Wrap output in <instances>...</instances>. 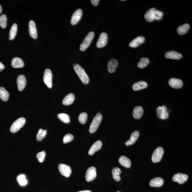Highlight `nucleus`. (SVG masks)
Wrapping results in <instances>:
<instances>
[{
  "instance_id": "nucleus-36",
  "label": "nucleus",
  "mask_w": 192,
  "mask_h": 192,
  "mask_svg": "<svg viewBox=\"0 0 192 192\" xmlns=\"http://www.w3.org/2000/svg\"><path fill=\"white\" fill-rule=\"evenodd\" d=\"M88 115L86 113H81L79 116L78 120L80 123L82 124H85L87 121Z\"/></svg>"
},
{
  "instance_id": "nucleus-37",
  "label": "nucleus",
  "mask_w": 192,
  "mask_h": 192,
  "mask_svg": "<svg viewBox=\"0 0 192 192\" xmlns=\"http://www.w3.org/2000/svg\"><path fill=\"white\" fill-rule=\"evenodd\" d=\"M17 181L20 185L24 186L28 183V181L25 178L24 175H19L17 178Z\"/></svg>"
},
{
  "instance_id": "nucleus-30",
  "label": "nucleus",
  "mask_w": 192,
  "mask_h": 192,
  "mask_svg": "<svg viewBox=\"0 0 192 192\" xmlns=\"http://www.w3.org/2000/svg\"><path fill=\"white\" fill-rule=\"evenodd\" d=\"M18 30V26L16 24H14L11 26L9 32V38L10 40L14 39L16 35Z\"/></svg>"
},
{
  "instance_id": "nucleus-10",
  "label": "nucleus",
  "mask_w": 192,
  "mask_h": 192,
  "mask_svg": "<svg viewBox=\"0 0 192 192\" xmlns=\"http://www.w3.org/2000/svg\"><path fill=\"white\" fill-rule=\"evenodd\" d=\"M108 41V35L105 32H102L100 34L96 43V47L101 48L106 45Z\"/></svg>"
},
{
  "instance_id": "nucleus-4",
  "label": "nucleus",
  "mask_w": 192,
  "mask_h": 192,
  "mask_svg": "<svg viewBox=\"0 0 192 192\" xmlns=\"http://www.w3.org/2000/svg\"><path fill=\"white\" fill-rule=\"evenodd\" d=\"M26 122L25 119L24 117L18 119L14 122L10 128V131L12 133L17 132L23 127Z\"/></svg>"
},
{
  "instance_id": "nucleus-5",
  "label": "nucleus",
  "mask_w": 192,
  "mask_h": 192,
  "mask_svg": "<svg viewBox=\"0 0 192 192\" xmlns=\"http://www.w3.org/2000/svg\"><path fill=\"white\" fill-rule=\"evenodd\" d=\"M53 74L51 70L49 69H45L44 73L43 80L46 85L49 88H52L53 87Z\"/></svg>"
},
{
  "instance_id": "nucleus-16",
  "label": "nucleus",
  "mask_w": 192,
  "mask_h": 192,
  "mask_svg": "<svg viewBox=\"0 0 192 192\" xmlns=\"http://www.w3.org/2000/svg\"><path fill=\"white\" fill-rule=\"evenodd\" d=\"M29 27L30 35L34 39H36L38 34L35 22L33 20L30 21L29 22Z\"/></svg>"
},
{
  "instance_id": "nucleus-34",
  "label": "nucleus",
  "mask_w": 192,
  "mask_h": 192,
  "mask_svg": "<svg viewBox=\"0 0 192 192\" xmlns=\"http://www.w3.org/2000/svg\"><path fill=\"white\" fill-rule=\"evenodd\" d=\"M150 60L148 58H142L140 59V61L138 62V66L140 68H143L146 67L150 63Z\"/></svg>"
},
{
  "instance_id": "nucleus-22",
  "label": "nucleus",
  "mask_w": 192,
  "mask_h": 192,
  "mask_svg": "<svg viewBox=\"0 0 192 192\" xmlns=\"http://www.w3.org/2000/svg\"><path fill=\"white\" fill-rule=\"evenodd\" d=\"M164 180L160 177H157L151 180L150 183V185L152 187H160L163 185Z\"/></svg>"
},
{
  "instance_id": "nucleus-18",
  "label": "nucleus",
  "mask_w": 192,
  "mask_h": 192,
  "mask_svg": "<svg viewBox=\"0 0 192 192\" xmlns=\"http://www.w3.org/2000/svg\"><path fill=\"white\" fill-rule=\"evenodd\" d=\"M118 65V62L117 59H110L108 64V72L110 73H114Z\"/></svg>"
},
{
  "instance_id": "nucleus-38",
  "label": "nucleus",
  "mask_w": 192,
  "mask_h": 192,
  "mask_svg": "<svg viewBox=\"0 0 192 192\" xmlns=\"http://www.w3.org/2000/svg\"><path fill=\"white\" fill-rule=\"evenodd\" d=\"M74 136L71 134H67L64 137L63 143L65 144L71 142L73 139Z\"/></svg>"
},
{
  "instance_id": "nucleus-8",
  "label": "nucleus",
  "mask_w": 192,
  "mask_h": 192,
  "mask_svg": "<svg viewBox=\"0 0 192 192\" xmlns=\"http://www.w3.org/2000/svg\"><path fill=\"white\" fill-rule=\"evenodd\" d=\"M96 168L91 166L87 169L86 172L85 178L86 181L90 182L95 179L96 177Z\"/></svg>"
},
{
  "instance_id": "nucleus-31",
  "label": "nucleus",
  "mask_w": 192,
  "mask_h": 192,
  "mask_svg": "<svg viewBox=\"0 0 192 192\" xmlns=\"http://www.w3.org/2000/svg\"><path fill=\"white\" fill-rule=\"evenodd\" d=\"M121 171L120 168L115 167L112 170V174L113 178L116 181H120L121 178L120 175L121 173Z\"/></svg>"
},
{
  "instance_id": "nucleus-13",
  "label": "nucleus",
  "mask_w": 192,
  "mask_h": 192,
  "mask_svg": "<svg viewBox=\"0 0 192 192\" xmlns=\"http://www.w3.org/2000/svg\"><path fill=\"white\" fill-rule=\"evenodd\" d=\"M165 56L166 59L179 60L183 57L182 55L174 51H170L165 53Z\"/></svg>"
},
{
  "instance_id": "nucleus-15",
  "label": "nucleus",
  "mask_w": 192,
  "mask_h": 192,
  "mask_svg": "<svg viewBox=\"0 0 192 192\" xmlns=\"http://www.w3.org/2000/svg\"><path fill=\"white\" fill-rule=\"evenodd\" d=\"M169 83L171 87L174 89L181 88L183 85L182 80L175 78L170 79L169 80Z\"/></svg>"
},
{
  "instance_id": "nucleus-14",
  "label": "nucleus",
  "mask_w": 192,
  "mask_h": 192,
  "mask_svg": "<svg viewBox=\"0 0 192 192\" xmlns=\"http://www.w3.org/2000/svg\"><path fill=\"white\" fill-rule=\"evenodd\" d=\"M17 84L19 90L20 91L23 90L26 85V80L24 75H20L18 77Z\"/></svg>"
},
{
  "instance_id": "nucleus-9",
  "label": "nucleus",
  "mask_w": 192,
  "mask_h": 192,
  "mask_svg": "<svg viewBox=\"0 0 192 192\" xmlns=\"http://www.w3.org/2000/svg\"><path fill=\"white\" fill-rule=\"evenodd\" d=\"M59 172L63 176L68 177L72 173V170L70 166L63 164H60L58 166Z\"/></svg>"
},
{
  "instance_id": "nucleus-41",
  "label": "nucleus",
  "mask_w": 192,
  "mask_h": 192,
  "mask_svg": "<svg viewBox=\"0 0 192 192\" xmlns=\"http://www.w3.org/2000/svg\"><path fill=\"white\" fill-rule=\"evenodd\" d=\"M90 1L92 5L95 6H96L98 5L100 1H99V0H91Z\"/></svg>"
},
{
  "instance_id": "nucleus-26",
  "label": "nucleus",
  "mask_w": 192,
  "mask_h": 192,
  "mask_svg": "<svg viewBox=\"0 0 192 192\" xmlns=\"http://www.w3.org/2000/svg\"><path fill=\"white\" fill-rule=\"evenodd\" d=\"M119 162L122 166L127 168L131 167V163L130 160L125 156H122L119 159Z\"/></svg>"
},
{
  "instance_id": "nucleus-12",
  "label": "nucleus",
  "mask_w": 192,
  "mask_h": 192,
  "mask_svg": "<svg viewBox=\"0 0 192 192\" xmlns=\"http://www.w3.org/2000/svg\"><path fill=\"white\" fill-rule=\"evenodd\" d=\"M83 15V11L81 9H78L74 12L71 18V22L73 25L77 24L81 19Z\"/></svg>"
},
{
  "instance_id": "nucleus-42",
  "label": "nucleus",
  "mask_w": 192,
  "mask_h": 192,
  "mask_svg": "<svg viewBox=\"0 0 192 192\" xmlns=\"http://www.w3.org/2000/svg\"><path fill=\"white\" fill-rule=\"evenodd\" d=\"M5 68V66L1 62H0V72L2 71Z\"/></svg>"
},
{
  "instance_id": "nucleus-27",
  "label": "nucleus",
  "mask_w": 192,
  "mask_h": 192,
  "mask_svg": "<svg viewBox=\"0 0 192 192\" xmlns=\"http://www.w3.org/2000/svg\"><path fill=\"white\" fill-rule=\"evenodd\" d=\"M147 86V83L145 82L139 81L133 84L132 88L134 90L137 91L146 88Z\"/></svg>"
},
{
  "instance_id": "nucleus-32",
  "label": "nucleus",
  "mask_w": 192,
  "mask_h": 192,
  "mask_svg": "<svg viewBox=\"0 0 192 192\" xmlns=\"http://www.w3.org/2000/svg\"><path fill=\"white\" fill-rule=\"evenodd\" d=\"M58 117L61 121L65 123H69L70 121L69 116L65 113H61L58 114Z\"/></svg>"
},
{
  "instance_id": "nucleus-45",
  "label": "nucleus",
  "mask_w": 192,
  "mask_h": 192,
  "mask_svg": "<svg viewBox=\"0 0 192 192\" xmlns=\"http://www.w3.org/2000/svg\"><path fill=\"white\" fill-rule=\"evenodd\" d=\"M117 192H120V191H117Z\"/></svg>"
},
{
  "instance_id": "nucleus-39",
  "label": "nucleus",
  "mask_w": 192,
  "mask_h": 192,
  "mask_svg": "<svg viewBox=\"0 0 192 192\" xmlns=\"http://www.w3.org/2000/svg\"><path fill=\"white\" fill-rule=\"evenodd\" d=\"M163 15V13L162 11L158 10H155L154 14V20H160L162 19Z\"/></svg>"
},
{
  "instance_id": "nucleus-19",
  "label": "nucleus",
  "mask_w": 192,
  "mask_h": 192,
  "mask_svg": "<svg viewBox=\"0 0 192 192\" xmlns=\"http://www.w3.org/2000/svg\"><path fill=\"white\" fill-rule=\"evenodd\" d=\"M102 146V143L100 141H96L91 147L89 151V154L92 155L96 151L100 150Z\"/></svg>"
},
{
  "instance_id": "nucleus-29",
  "label": "nucleus",
  "mask_w": 192,
  "mask_h": 192,
  "mask_svg": "<svg viewBox=\"0 0 192 192\" xmlns=\"http://www.w3.org/2000/svg\"><path fill=\"white\" fill-rule=\"evenodd\" d=\"M9 94L5 88L0 87V98L1 100L6 102L8 101Z\"/></svg>"
},
{
  "instance_id": "nucleus-35",
  "label": "nucleus",
  "mask_w": 192,
  "mask_h": 192,
  "mask_svg": "<svg viewBox=\"0 0 192 192\" xmlns=\"http://www.w3.org/2000/svg\"><path fill=\"white\" fill-rule=\"evenodd\" d=\"M7 19L5 14L0 16V26L3 29H5L7 26Z\"/></svg>"
},
{
  "instance_id": "nucleus-11",
  "label": "nucleus",
  "mask_w": 192,
  "mask_h": 192,
  "mask_svg": "<svg viewBox=\"0 0 192 192\" xmlns=\"http://www.w3.org/2000/svg\"><path fill=\"white\" fill-rule=\"evenodd\" d=\"M188 176L185 174L178 173L175 174L172 177V180L175 182H178L180 184H182L185 183L188 180Z\"/></svg>"
},
{
  "instance_id": "nucleus-21",
  "label": "nucleus",
  "mask_w": 192,
  "mask_h": 192,
  "mask_svg": "<svg viewBox=\"0 0 192 192\" xmlns=\"http://www.w3.org/2000/svg\"><path fill=\"white\" fill-rule=\"evenodd\" d=\"M139 135V132L138 131H135L131 135L130 139L126 142V146H129L132 145L136 142Z\"/></svg>"
},
{
  "instance_id": "nucleus-24",
  "label": "nucleus",
  "mask_w": 192,
  "mask_h": 192,
  "mask_svg": "<svg viewBox=\"0 0 192 192\" xmlns=\"http://www.w3.org/2000/svg\"><path fill=\"white\" fill-rule=\"evenodd\" d=\"M75 99V96L73 94L71 93L67 95L64 98L62 103L65 105H69L72 104L73 102Z\"/></svg>"
},
{
  "instance_id": "nucleus-33",
  "label": "nucleus",
  "mask_w": 192,
  "mask_h": 192,
  "mask_svg": "<svg viewBox=\"0 0 192 192\" xmlns=\"http://www.w3.org/2000/svg\"><path fill=\"white\" fill-rule=\"evenodd\" d=\"M47 132L46 130H43L42 129H40L37 135V141H42L43 139L46 136Z\"/></svg>"
},
{
  "instance_id": "nucleus-20",
  "label": "nucleus",
  "mask_w": 192,
  "mask_h": 192,
  "mask_svg": "<svg viewBox=\"0 0 192 192\" xmlns=\"http://www.w3.org/2000/svg\"><path fill=\"white\" fill-rule=\"evenodd\" d=\"M12 66L14 68H23L24 66V63L22 59L18 57H14L12 59Z\"/></svg>"
},
{
  "instance_id": "nucleus-23",
  "label": "nucleus",
  "mask_w": 192,
  "mask_h": 192,
  "mask_svg": "<svg viewBox=\"0 0 192 192\" xmlns=\"http://www.w3.org/2000/svg\"><path fill=\"white\" fill-rule=\"evenodd\" d=\"M143 113V109L142 107L141 106H137L134 108L133 113V116L135 119H138L142 117Z\"/></svg>"
},
{
  "instance_id": "nucleus-7",
  "label": "nucleus",
  "mask_w": 192,
  "mask_h": 192,
  "mask_svg": "<svg viewBox=\"0 0 192 192\" xmlns=\"http://www.w3.org/2000/svg\"><path fill=\"white\" fill-rule=\"evenodd\" d=\"M157 114L158 117L161 119H166L169 117L167 108L164 105L158 107Z\"/></svg>"
},
{
  "instance_id": "nucleus-43",
  "label": "nucleus",
  "mask_w": 192,
  "mask_h": 192,
  "mask_svg": "<svg viewBox=\"0 0 192 192\" xmlns=\"http://www.w3.org/2000/svg\"><path fill=\"white\" fill-rule=\"evenodd\" d=\"M78 192H92L90 190H83V191H78Z\"/></svg>"
},
{
  "instance_id": "nucleus-3",
  "label": "nucleus",
  "mask_w": 192,
  "mask_h": 192,
  "mask_svg": "<svg viewBox=\"0 0 192 192\" xmlns=\"http://www.w3.org/2000/svg\"><path fill=\"white\" fill-rule=\"evenodd\" d=\"M94 32H90L86 36V38L80 44V50L81 51L84 52L86 49L88 48L94 38Z\"/></svg>"
},
{
  "instance_id": "nucleus-44",
  "label": "nucleus",
  "mask_w": 192,
  "mask_h": 192,
  "mask_svg": "<svg viewBox=\"0 0 192 192\" xmlns=\"http://www.w3.org/2000/svg\"><path fill=\"white\" fill-rule=\"evenodd\" d=\"M2 12V7H1V6L0 5V14H1Z\"/></svg>"
},
{
  "instance_id": "nucleus-25",
  "label": "nucleus",
  "mask_w": 192,
  "mask_h": 192,
  "mask_svg": "<svg viewBox=\"0 0 192 192\" xmlns=\"http://www.w3.org/2000/svg\"><path fill=\"white\" fill-rule=\"evenodd\" d=\"M156 9L152 8L147 11L144 15V18L147 22H152L154 20V14Z\"/></svg>"
},
{
  "instance_id": "nucleus-6",
  "label": "nucleus",
  "mask_w": 192,
  "mask_h": 192,
  "mask_svg": "<svg viewBox=\"0 0 192 192\" xmlns=\"http://www.w3.org/2000/svg\"><path fill=\"white\" fill-rule=\"evenodd\" d=\"M164 153L163 149L161 147H158L156 149L152 154V160L154 163H157L160 161Z\"/></svg>"
},
{
  "instance_id": "nucleus-40",
  "label": "nucleus",
  "mask_w": 192,
  "mask_h": 192,
  "mask_svg": "<svg viewBox=\"0 0 192 192\" xmlns=\"http://www.w3.org/2000/svg\"><path fill=\"white\" fill-rule=\"evenodd\" d=\"M46 156V152L44 151H42L38 153L36 155L38 161L40 163H42L44 161Z\"/></svg>"
},
{
  "instance_id": "nucleus-2",
  "label": "nucleus",
  "mask_w": 192,
  "mask_h": 192,
  "mask_svg": "<svg viewBox=\"0 0 192 192\" xmlns=\"http://www.w3.org/2000/svg\"><path fill=\"white\" fill-rule=\"evenodd\" d=\"M102 116L99 113L95 116L94 118L92 121L91 124H90L89 128V132L91 133H93L96 131L102 121Z\"/></svg>"
},
{
  "instance_id": "nucleus-28",
  "label": "nucleus",
  "mask_w": 192,
  "mask_h": 192,
  "mask_svg": "<svg viewBox=\"0 0 192 192\" xmlns=\"http://www.w3.org/2000/svg\"><path fill=\"white\" fill-rule=\"evenodd\" d=\"M190 26L188 24H185L179 26L177 29V32L180 35L185 34L190 29Z\"/></svg>"
},
{
  "instance_id": "nucleus-17",
  "label": "nucleus",
  "mask_w": 192,
  "mask_h": 192,
  "mask_svg": "<svg viewBox=\"0 0 192 192\" xmlns=\"http://www.w3.org/2000/svg\"><path fill=\"white\" fill-rule=\"evenodd\" d=\"M145 40V39L144 37L138 36L131 41L129 44V46L132 48H136L144 42Z\"/></svg>"
},
{
  "instance_id": "nucleus-1",
  "label": "nucleus",
  "mask_w": 192,
  "mask_h": 192,
  "mask_svg": "<svg viewBox=\"0 0 192 192\" xmlns=\"http://www.w3.org/2000/svg\"><path fill=\"white\" fill-rule=\"evenodd\" d=\"M74 71L83 84H87L89 82V78L84 69L79 65L76 64L73 67Z\"/></svg>"
}]
</instances>
